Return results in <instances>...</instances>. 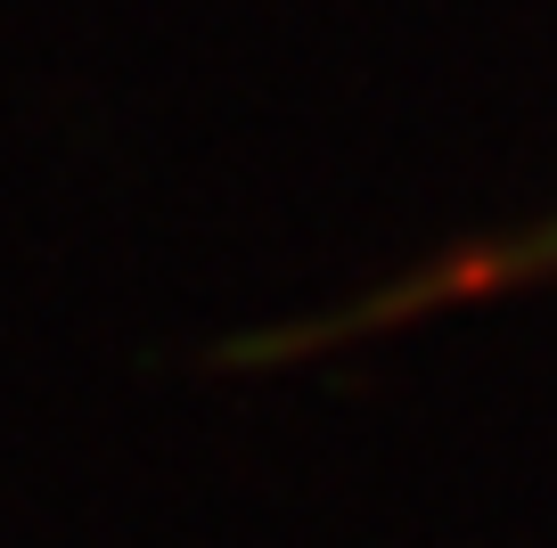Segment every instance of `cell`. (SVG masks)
<instances>
[{"label":"cell","mask_w":557,"mask_h":548,"mask_svg":"<svg viewBox=\"0 0 557 548\" xmlns=\"http://www.w3.org/2000/svg\"><path fill=\"white\" fill-rule=\"evenodd\" d=\"M541 271H557V213H541L533 229H517V238H500V246H484V254H459V262H443L435 278H418L401 303H385V311H443V303H475V295H492V287H517V278H541Z\"/></svg>","instance_id":"cell-1"}]
</instances>
